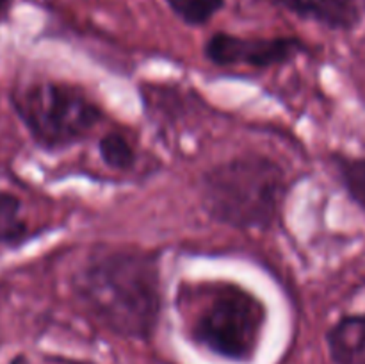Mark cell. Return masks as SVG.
<instances>
[{
  "label": "cell",
  "mask_w": 365,
  "mask_h": 364,
  "mask_svg": "<svg viewBox=\"0 0 365 364\" xmlns=\"http://www.w3.org/2000/svg\"><path fill=\"white\" fill-rule=\"evenodd\" d=\"M86 309L123 338L146 339L160 316L159 257L139 250H110L91 257L73 280Z\"/></svg>",
  "instance_id": "6da1fadb"
},
{
  "label": "cell",
  "mask_w": 365,
  "mask_h": 364,
  "mask_svg": "<svg viewBox=\"0 0 365 364\" xmlns=\"http://www.w3.org/2000/svg\"><path fill=\"white\" fill-rule=\"evenodd\" d=\"M178 307L187 310L198 345L230 360H248L257 352L267 313L262 300L234 282L180 284Z\"/></svg>",
  "instance_id": "7a4b0ae2"
},
{
  "label": "cell",
  "mask_w": 365,
  "mask_h": 364,
  "mask_svg": "<svg viewBox=\"0 0 365 364\" xmlns=\"http://www.w3.org/2000/svg\"><path fill=\"white\" fill-rule=\"evenodd\" d=\"M287 195V177L266 156L223 161L202 177V202L217 223L235 228H269Z\"/></svg>",
  "instance_id": "3957f363"
},
{
  "label": "cell",
  "mask_w": 365,
  "mask_h": 364,
  "mask_svg": "<svg viewBox=\"0 0 365 364\" xmlns=\"http://www.w3.org/2000/svg\"><path fill=\"white\" fill-rule=\"evenodd\" d=\"M13 106L34 141L48 150L82 141L102 118L81 88L64 82H32L14 93Z\"/></svg>",
  "instance_id": "277c9868"
},
{
  "label": "cell",
  "mask_w": 365,
  "mask_h": 364,
  "mask_svg": "<svg viewBox=\"0 0 365 364\" xmlns=\"http://www.w3.org/2000/svg\"><path fill=\"white\" fill-rule=\"evenodd\" d=\"M205 57L217 66L271 68L285 64L305 50L298 38H242L216 32L205 43Z\"/></svg>",
  "instance_id": "5b68a950"
},
{
  "label": "cell",
  "mask_w": 365,
  "mask_h": 364,
  "mask_svg": "<svg viewBox=\"0 0 365 364\" xmlns=\"http://www.w3.org/2000/svg\"><path fill=\"white\" fill-rule=\"evenodd\" d=\"M273 4L331 31H351L360 21L356 0H273Z\"/></svg>",
  "instance_id": "8992f818"
},
{
  "label": "cell",
  "mask_w": 365,
  "mask_h": 364,
  "mask_svg": "<svg viewBox=\"0 0 365 364\" xmlns=\"http://www.w3.org/2000/svg\"><path fill=\"white\" fill-rule=\"evenodd\" d=\"M335 364H365V313L344 316L327 335Z\"/></svg>",
  "instance_id": "52a82bcc"
},
{
  "label": "cell",
  "mask_w": 365,
  "mask_h": 364,
  "mask_svg": "<svg viewBox=\"0 0 365 364\" xmlns=\"http://www.w3.org/2000/svg\"><path fill=\"white\" fill-rule=\"evenodd\" d=\"M29 236L27 221L21 216V202L9 191H0V246H13Z\"/></svg>",
  "instance_id": "ba28073f"
},
{
  "label": "cell",
  "mask_w": 365,
  "mask_h": 364,
  "mask_svg": "<svg viewBox=\"0 0 365 364\" xmlns=\"http://www.w3.org/2000/svg\"><path fill=\"white\" fill-rule=\"evenodd\" d=\"M331 164L344 186L349 198L365 211V157H349L342 153L331 156Z\"/></svg>",
  "instance_id": "9c48e42d"
},
{
  "label": "cell",
  "mask_w": 365,
  "mask_h": 364,
  "mask_svg": "<svg viewBox=\"0 0 365 364\" xmlns=\"http://www.w3.org/2000/svg\"><path fill=\"white\" fill-rule=\"evenodd\" d=\"M98 152L103 164L110 170H130L138 159L134 146L127 136L116 131L107 132L100 138Z\"/></svg>",
  "instance_id": "30bf717a"
},
{
  "label": "cell",
  "mask_w": 365,
  "mask_h": 364,
  "mask_svg": "<svg viewBox=\"0 0 365 364\" xmlns=\"http://www.w3.org/2000/svg\"><path fill=\"white\" fill-rule=\"evenodd\" d=\"M168 6L187 25H203L225 6V0H168Z\"/></svg>",
  "instance_id": "8fae6325"
},
{
  "label": "cell",
  "mask_w": 365,
  "mask_h": 364,
  "mask_svg": "<svg viewBox=\"0 0 365 364\" xmlns=\"http://www.w3.org/2000/svg\"><path fill=\"white\" fill-rule=\"evenodd\" d=\"M13 364H27V363H25L24 357H16V359L13 360Z\"/></svg>",
  "instance_id": "7c38bea8"
},
{
  "label": "cell",
  "mask_w": 365,
  "mask_h": 364,
  "mask_svg": "<svg viewBox=\"0 0 365 364\" xmlns=\"http://www.w3.org/2000/svg\"><path fill=\"white\" fill-rule=\"evenodd\" d=\"M7 2H9V0H0V9H4V6H6Z\"/></svg>",
  "instance_id": "4fadbf2b"
}]
</instances>
